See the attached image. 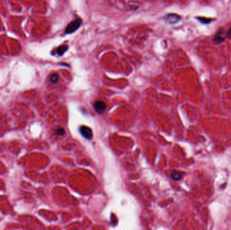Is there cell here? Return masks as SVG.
I'll use <instances>...</instances> for the list:
<instances>
[{"label": "cell", "instance_id": "obj_1", "mask_svg": "<svg viewBox=\"0 0 231 230\" xmlns=\"http://www.w3.org/2000/svg\"><path fill=\"white\" fill-rule=\"evenodd\" d=\"M81 23H82V20H81V18H77L74 21L71 22L66 27L65 33L66 34H71V33L75 32L80 27Z\"/></svg>", "mask_w": 231, "mask_h": 230}, {"label": "cell", "instance_id": "obj_2", "mask_svg": "<svg viewBox=\"0 0 231 230\" xmlns=\"http://www.w3.org/2000/svg\"><path fill=\"white\" fill-rule=\"evenodd\" d=\"M79 131H80L81 135L87 139H91L93 138V132L89 127L81 126L79 128Z\"/></svg>", "mask_w": 231, "mask_h": 230}, {"label": "cell", "instance_id": "obj_3", "mask_svg": "<svg viewBox=\"0 0 231 230\" xmlns=\"http://www.w3.org/2000/svg\"><path fill=\"white\" fill-rule=\"evenodd\" d=\"M94 108L97 113H102L106 111V104L101 101H97L94 104Z\"/></svg>", "mask_w": 231, "mask_h": 230}, {"label": "cell", "instance_id": "obj_4", "mask_svg": "<svg viewBox=\"0 0 231 230\" xmlns=\"http://www.w3.org/2000/svg\"><path fill=\"white\" fill-rule=\"evenodd\" d=\"M180 16L176 15V14H168L166 17V21L168 22L169 23H176L177 22L180 20Z\"/></svg>", "mask_w": 231, "mask_h": 230}, {"label": "cell", "instance_id": "obj_5", "mask_svg": "<svg viewBox=\"0 0 231 230\" xmlns=\"http://www.w3.org/2000/svg\"><path fill=\"white\" fill-rule=\"evenodd\" d=\"M224 40V37L223 36L222 30H220L218 32L216 33L215 37L214 38V41L216 44H218L223 42Z\"/></svg>", "mask_w": 231, "mask_h": 230}, {"label": "cell", "instance_id": "obj_6", "mask_svg": "<svg viewBox=\"0 0 231 230\" xmlns=\"http://www.w3.org/2000/svg\"><path fill=\"white\" fill-rule=\"evenodd\" d=\"M68 45H61L57 49V53H58V54L60 55V56H62V55L68 50Z\"/></svg>", "mask_w": 231, "mask_h": 230}, {"label": "cell", "instance_id": "obj_7", "mask_svg": "<svg viewBox=\"0 0 231 230\" xmlns=\"http://www.w3.org/2000/svg\"><path fill=\"white\" fill-rule=\"evenodd\" d=\"M171 177L174 180H176V181H178V180H180L181 178H182V175L180 172H173L171 174Z\"/></svg>", "mask_w": 231, "mask_h": 230}, {"label": "cell", "instance_id": "obj_8", "mask_svg": "<svg viewBox=\"0 0 231 230\" xmlns=\"http://www.w3.org/2000/svg\"><path fill=\"white\" fill-rule=\"evenodd\" d=\"M59 76L58 74H53L50 77V82L53 84H55L58 81Z\"/></svg>", "mask_w": 231, "mask_h": 230}, {"label": "cell", "instance_id": "obj_9", "mask_svg": "<svg viewBox=\"0 0 231 230\" xmlns=\"http://www.w3.org/2000/svg\"><path fill=\"white\" fill-rule=\"evenodd\" d=\"M64 133H65L64 130L63 129V128H58V129L55 131V134L58 136H62V135H64Z\"/></svg>", "mask_w": 231, "mask_h": 230}, {"label": "cell", "instance_id": "obj_10", "mask_svg": "<svg viewBox=\"0 0 231 230\" xmlns=\"http://www.w3.org/2000/svg\"><path fill=\"white\" fill-rule=\"evenodd\" d=\"M198 19L200 20L201 23H210V22L211 21V20L209 19V18H198Z\"/></svg>", "mask_w": 231, "mask_h": 230}, {"label": "cell", "instance_id": "obj_11", "mask_svg": "<svg viewBox=\"0 0 231 230\" xmlns=\"http://www.w3.org/2000/svg\"><path fill=\"white\" fill-rule=\"evenodd\" d=\"M227 36H228V38H231V27L230 30L228 31V33H227Z\"/></svg>", "mask_w": 231, "mask_h": 230}]
</instances>
